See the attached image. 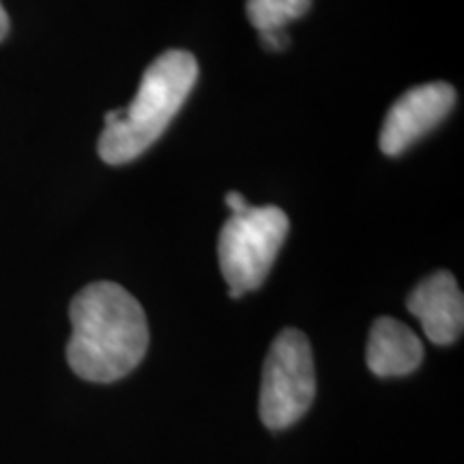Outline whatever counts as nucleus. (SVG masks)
<instances>
[{
  "mask_svg": "<svg viewBox=\"0 0 464 464\" xmlns=\"http://www.w3.org/2000/svg\"><path fill=\"white\" fill-rule=\"evenodd\" d=\"M312 7V0H247V20L258 33L286 28L293 20L304 17Z\"/></svg>",
  "mask_w": 464,
  "mask_h": 464,
  "instance_id": "8",
  "label": "nucleus"
},
{
  "mask_svg": "<svg viewBox=\"0 0 464 464\" xmlns=\"http://www.w3.org/2000/svg\"><path fill=\"white\" fill-rule=\"evenodd\" d=\"M226 205L230 207L232 213H241V211H246V208L249 207L247 200L243 198L239 191H228V194H226Z\"/></svg>",
  "mask_w": 464,
  "mask_h": 464,
  "instance_id": "10",
  "label": "nucleus"
},
{
  "mask_svg": "<svg viewBox=\"0 0 464 464\" xmlns=\"http://www.w3.org/2000/svg\"><path fill=\"white\" fill-rule=\"evenodd\" d=\"M286 235L288 216L280 207H247L232 213L218 241V258L230 299L263 286Z\"/></svg>",
  "mask_w": 464,
  "mask_h": 464,
  "instance_id": "3",
  "label": "nucleus"
},
{
  "mask_svg": "<svg viewBox=\"0 0 464 464\" xmlns=\"http://www.w3.org/2000/svg\"><path fill=\"white\" fill-rule=\"evenodd\" d=\"M423 362V344L417 334L392 316L376 318L368 335L365 363L370 372L390 379L415 372Z\"/></svg>",
  "mask_w": 464,
  "mask_h": 464,
  "instance_id": "7",
  "label": "nucleus"
},
{
  "mask_svg": "<svg viewBox=\"0 0 464 464\" xmlns=\"http://www.w3.org/2000/svg\"><path fill=\"white\" fill-rule=\"evenodd\" d=\"M7 33H9V15H7V11H5L3 3H0V42L7 37Z\"/></svg>",
  "mask_w": 464,
  "mask_h": 464,
  "instance_id": "11",
  "label": "nucleus"
},
{
  "mask_svg": "<svg viewBox=\"0 0 464 464\" xmlns=\"http://www.w3.org/2000/svg\"><path fill=\"white\" fill-rule=\"evenodd\" d=\"M72 338L67 362L80 379L114 382L140 365L149 351V323L130 290L92 282L69 305Z\"/></svg>",
  "mask_w": 464,
  "mask_h": 464,
  "instance_id": "1",
  "label": "nucleus"
},
{
  "mask_svg": "<svg viewBox=\"0 0 464 464\" xmlns=\"http://www.w3.org/2000/svg\"><path fill=\"white\" fill-rule=\"evenodd\" d=\"M198 80L191 52L168 50L150 63L130 106L106 114L97 150L110 166L138 160L179 114Z\"/></svg>",
  "mask_w": 464,
  "mask_h": 464,
  "instance_id": "2",
  "label": "nucleus"
},
{
  "mask_svg": "<svg viewBox=\"0 0 464 464\" xmlns=\"http://www.w3.org/2000/svg\"><path fill=\"white\" fill-rule=\"evenodd\" d=\"M456 106L450 82H428L406 91L390 108L382 123L379 147L387 158H398L426 133H430Z\"/></svg>",
  "mask_w": 464,
  "mask_h": 464,
  "instance_id": "5",
  "label": "nucleus"
},
{
  "mask_svg": "<svg viewBox=\"0 0 464 464\" xmlns=\"http://www.w3.org/2000/svg\"><path fill=\"white\" fill-rule=\"evenodd\" d=\"M260 42H263L265 50L280 52L288 45V34L284 28H277V31H265L260 33Z\"/></svg>",
  "mask_w": 464,
  "mask_h": 464,
  "instance_id": "9",
  "label": "nucleus"
},
{
  "mask_svg": "<svg viewBox=\"0 0 464 464\" xmlns=\"http://www.w3.org/2000/svg\"><path fill=\"white\" fill-rule=\"evenodd\" d=\"M316 396V370L310 340L299 329H284L271 344L260 382V420L271 430L297 423Z\"/></svg>",
  "mask_w": 464,
  "mask_h": 464,
  "instance_id": "4",
  "label": "nucleus"
},
{
  "mask_svg": "<svg viewBox=\"0 0 464 464\" xmlns=\"http://www.w3.org/2000/svg\"><path fill=\"white\" fill-rule=\"evenodd\" d=\"M406 307L420 318L423 334L432 344L450 346L462 335L464 297L450 271H437L417 284L406 299Z\"/></svg>",
  "mask_w": 464,
  "mask_h": 464,
  "instance_id": "6",
  "label": "nucleus"
}]
</instances>
